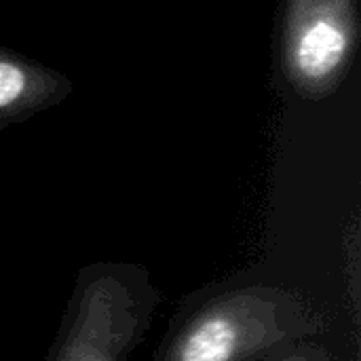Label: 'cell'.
Listing matches in <instances>:
<instances>
[{
	"label": "cell",
	"instance_id": "obj_3",
	"mask_svg": "<svg viewBox=\"0 0 361 361\" xmlns=\"http://www.w3.org/2000/svg\"><path fill=\"white\" fill-rule=\"evenodd\" d=\"M27 89V74L6 59H0V110L17 104Z\"/></svg>",
	"mask_w": 361,
	"mask_h": 361
},
{
	"label": "cell",
	"instance_id": "obj_1",
	"mask_svg": "<svg viewBox=\"0 0 361 361\" xmlns=\"http://www.w3.org/2000/svg\"><path fill=\"white\" fill-rule=\"evenodd\" d=\"M349 0H298L290 59L294 74L305 85L330 80L347 59L351 47Z\"/></svg>",
	"mask_w": 361,
	"mask_h": 361
},
{
	"label": "cell",
	"instance_id": "obj_2",
	"mask_svg": "<svg viewBox=\"0 0 361 361\" xmlns=\"http://www.w3.org/2000/svg\"><path fill=\"white\" fill-rule=\"evenodd\" d=\"M235 349V326L222 317H212L188 334L180 351V361H228Z\"/></svg>",
	"mask_w": 361,
	"mask_h": 361
}]
</instances>
